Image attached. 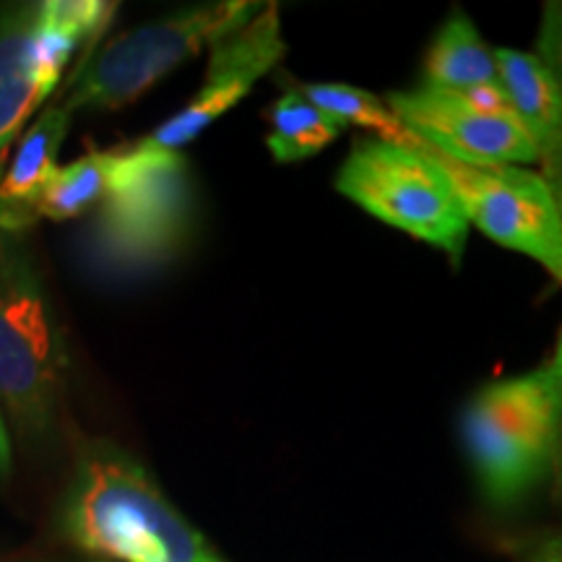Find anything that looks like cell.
I'll use <instances>...</instances> for the list:
<instances>
[{"mask_svg":"<svg viewBox=\"0 0 562 562\" xmlns=\"http://www.w3.org/2000/svg\"><path fill=\"white\" fill-rule=\"evenodd\" d=\"M60 533L83 552L121 562H227L161 495L144 463L110 440L81 448Z\"/></svg>","mask_w":562,"mask_h":562,"instance_id":"1","label":"cell"},{"mask_svg":"<svg viewBox=\"0 0 562 562\" xmlns=\"http://www.w3.org/2000/svg\"><path fill=\"white\" fill-rule=\"evenodd\" d=\"M193 178L180 151L133 144L117 151L110 191L81 232V261L110 281L144 279L191 240Z\"/></svg>","mask_w":562,"mask_h":562,"instance_id":"2","label":"cell"},{"mask_svg":"<svg viewBox=\"0 0 562 562\" xmlns=\"http://www.w3.org/2000/svg\"><path fill=\"white\" fill-rule=\"evenodd\" d=\"M558 402L550 368L484 385L463 412V442L492 505L521 503L552 476Z\"/></svg>","mask_w":562,"mask_h":562,"instance_id":"3","label":"cell"},{"mask_svg":"<svg viewBox=\"0 0 562 562\" xmlns=\"http://www.w3.org/2000/svg\"><path fill=\"white\" fill-rule=\"evenodd\" d=\"M252 0H222L170 13L138 30L117 34L89 55L70 81L66 110H121L203 47L243 30L261 13Z\"/></svg>","mask_w":562,"mask_h":562,"instance_id":"4","label":"cell"},{"mask_svg":"<svg viewBox=\"0 0 562 562\" xmlns=\"http://www.w3.org/2000/svg\"><path fill=\"white\" fill-rule=\"evenodd\" d=\"M336 191L375 220L448 252L453 266L461 263L472 224L451 178L425 146L357 140L336 175Z\"/></svg>","mask_w":562,"mask_h":562,"instance_id":"5","label":"cell"},{"mask_svg":"<svg viewBox=\"0 0 562 562\" xmlns=\"http://www.w3.org/2000/svg\"><path fill=\"white\" fill-rule=\"evenodd\" d=\"M60 341L26 245L0 232V404L19 432L53 425L60 393Z\"/></svg>","mask_w":562,"mask_h":562,"instance_id":"6","label":"cell"},{"mask_svg":"<svg viewBox=\"0 0 562 562\" xmlns=\"http://www.w3.org/2000/svg\"><path fill=\"white\" fill-rule=\"evenodd\" d=\"M435 159L451 178L469 224L562 281V224L544 175L526 167H469L440 154Z\"/></svg>","mask_w":562,"mask_h":562,"instance_id":"7","label":"cell"},{"mask_svg":"<svg viewBox=\"0 0 562 562\" xmlns=\"http://www.w3.org/2000/svg\"><path fill=\"white\" fill-rule=\"evenodd\" d=\"M284 53L281 13L269 3L243 30L232 32L211 47L206 76L193 100L138 144L154 151H180V146L191 144L224 112L243 102L256 81L279 66Z\"/></svg>","mask_w":562,"mask_h":562,"instance_id":"8","label":"cell"},{"mask_svg":"<svg viewBox=\"0 0 562 562\" xmlns=\"http://www.w3.org/2000/svg\"><path fill=\"white\" fill-rule=\"evenodd\" d=\"M393 115L440 157L469 167H524L539 161V146L513 112L490 115L459 97L419 87L389 94Z\"/></svg>","mask_w":562,"mask_h":562,"instance_id":"9","label":"cell"},{"mask_svg":"<svg viewBox=\"0 0 562 562\" xmlns=\"http://www.w3.org/2000/svg\"><path fill=\"white\" fill-rule=\"evenodd\" d=\"M40 3L0 5V165L26 117L53 94L34 63Z\"/></svg>","mask_w":562,"mask_h":562,"instance_id":"10","label":"cell"},{"mask_svg":"<svg viewBox=\"0 0 562 562\" xmlns=\"http://www.w3.org/2000/svg\"><path fill=\"white\" fill-rule=\"evenodd\" d=\"M70 115L74 112L66 110V104H58L42 112L37 123L24 133L9 172L0 180V232L16 235L40 220V195L58 170L55 157L68 133Z\"/></svg>","mask_w":562,"mask_h":562,"instance_id":"11","label":"cell"},{"mask_svg":"<svg viewBox=\"0 0 562 562\" xmlns=\"http://www.w3.org/2000/svg\"><path fill=\"white\" fill-rule=\"evenodd\" d=\"M497 81L508 94L516 117L539 146V161L562 146V83L533 53L495 50Z\"/></svg>","mask_w":562,"mask_h":562,"instance_id":"12","label":"cell"},{"mask_svg":"<svg viewBox=\"0 0 562 562\" xmlns=\"http://www.w3.org/2000/svg\"><path fill=\"white\" fill-rule=\"evenodd\" d=\"M490 81H497L495 50L476 32L469 13L453 9L427 47L422 87L461 94Z\"/></svg>","mask_w":562,"mask_h":562,"instance_id":"13","label":"cell"},{"mask_svg":"<svg viewBox=\"0 0 562 562\" xmlns=\"http://www.w3.org/2000/svg\"><path fill=\"white\" fill-rule=\"evenodd\" d=\"M271 133L266 138L271 157L286 165V161L311 159L326 149L347 131V125L336 117L315 108L311 100L300 94L297 89L286 91L271 108Z\"/></svg>","mask_w":562,"mask_h":562,"instance_id":"14","label":"cell"},{"mask_svg":"<svg viewBox=\"0 0 562 562\" xmlns=\"http://www.w3.org/2000/svg\"><path fill=\"white\" fill-rule=\"evenodd\" d=\"M115 159L117 151H91L87 157L70 161L68 167H58L40 195V220L42 216L53 222L76 220L91 206H100L110 191Z\"/></svg>","mask_w":562,"mask_h":562,"instance_id":"15","label":"cell"},{"mask_svg":"<svg viewBox=\"0 0 562 562\" xmlns=\"http://www.w3.org/2000/svg\"><path fill=\"white\" fill-rule=\"evenodd\" d=\"M297 91L305 100H311L315 108L336 117V121L349 125H360V128L375 131L378 138L391 140V144L412 146L419 149V138L412 136V131L393 115L389 102L375 97L368 89L349 87V83H300Z\"/></svg>","mask_w":562,"mask_h":562,"instance_id":"16","label":"cell"},{"mask_svg":"<svg viewBox=\"0 0 562 562\" xmlns=\"http://www.w3.org/2000/svg\"><path fill=\"white\" fill-rule=\"evenodd\" d=\"M537 55L562 83V0L544 3L542 24L537 34Z\"/></svg>","mask_w":562,"mask_h":562,"instance_id":"17","label":"cell"},{"mask_svg":"<svg viewBox=\"0 0 562 562\" xmlns=\"http://www.w3.org/2000/svg\"><path fill=\"white\" fill-rule=\"evenodd\" d=\"M550 375L554 385V402H558V440H554V461H552V480H554V495L562 501V331L554 347V357L550 360Z\"/></svg>","mask_w":562,"mask_h":562,"instance_id":"18","label":"cell"},{"mask_svg":"<svg viewBox=\"0 0 562 562\" xmlns=\"http://www.w3.org/2000/svg\"><path fill=\"white\" fill-rule=\"evenodd\" d=\"M516 562H562V524L524 542Z\"/></svg>","mask_w":562,"mask_h":562,"instance_id":"19","label":"cell"},{"mask_svg":"<svg viewBox=\"0 0 562 562\" xmlns=\"http://www.w3.org/2000/svg\"><path fill=\"white\" fill-rule=\"evenodd\" d=\"M544 180L550 182L552 195H554V203H558L560 224H562V161H560V165L550 167V170H544Z\"/></svg>","mask_w":562,"mask_h":562,"instance_id":"20","label":"cell"},{"mask_svg":"<svg viewBox=\"0 0 562 562\" xmlns=\"http://www.w3.org/2000/svg\"><path fill=\"white\" fill-rule=\"evenodd\" d=\"M11 472V442L9 432H5L3 417H0V476H9Z\"/></svg>","mask_w":562,"mask_h":562,"instance_id":"21","label":"cell"},{"mask_svg":"<svg viewBox=\"0 0 562 562\" xmlns=\"http://www.w3.org/2000/svg\"><path fill=\"white\" fill-rule=\"evenodd\" d=\"M560 161H562V146H560V149H558V151H554V154H552V157H550V159H544V161H542V167H544V170H550V167H554V165H560Z\"/></svg>","mask_w":562,"mask_h":562,"instance_id":"22","label":"cell"}]
</instances>
